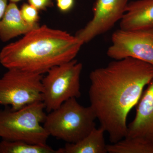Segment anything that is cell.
<instances>
[{"label": "cell", "mask_w": 153, "mask_h": 153, "mask_svg": "<svg viewBox=\"0 0 153 153\" xmlns=\"http://www.w3.org/2000/svg\"><path fill=\"white\" fill-rule=\"evenodd\" d=\"M153 79V65L132 58L114 60L89 74L90 106L111 143L124 138L127 119Z\"/></svg>", "instance_id": "6da1fadb"}, {"label": "cell", "mask_w": 153, "mask_h": 153, "mask_svg": "<svg viewBox=\"0 0 153 153\" xmlns=\"http://www.w3.org/2000/svg\"><path fill=\"white\" fill-rule=\"evenodd\" d=\"M83 44L66 31L43 25L3 47L0 63L8 69L43 74L74 59Z\"/></svg>", "instance_id": "7a4b0ae2"}, {"label": "cell", "mask_w": 153, "mask_h": 153, "mask_svg": "<svg viewBox=\"0 0 153 153\" xmlns=\"http://www.w3.org/2000/svg\"><path fill=\"white\" fill-rule=\"evenodd\" d=\"M43 102H37L14 110H0V138L39 145H47L49 134L41 123L47 114Z\"/></svg>", "instance_id": "3957f363"}, {"label": "cell", "mask_w": 153, "mask_h": 153, "mask_svg": "<svg viewBox=\"0 0 153 153\" xmlns=\"http://www.w3.org/2000/svg\"><path fill=\"white\" fill-rule=\"evenodd\" d=\"M96 119L90 106H82L73 98L49 112L43 126L49 136L71 143L87 136L96 127Z\"/></svg>", "instance_id": "277c9868"}, {"label": "cell", "mask_w": 153, "mask_h": 153, "mask_svg": "<svg viewBox=\"0 0 153 153\" xmlns=\"http://www.w3.org/2000/svg\"><path fill=\"white\" fill-rule=\"evenodd\" d=\"M82 63L73 59L54 66L42 78L43 102L48 113L71 98L81 96L80 77Z\"/></svg>", "instance_id": "5b68a950"}, {"label": "cell", "mask_w": 153, "mask_h": 153, "mask_svg": "<svg viewBox=\"0 0 153 153\" xmlns=\"http://www.w3.org/2000/svg\"><path fill=\"white\" fill-rule=\"evenodd\" d=\"M42 74L8 69L0 78V105L14 110L43 102Z\"/></svg>", "instance_id": "8992f818"}, {"label": "cell", "mask_w": 153, "mask_h": 153, "mask_svg": "<svg viewBox=\"0 0 153 153\" xmlns=\"http://www.w3.org/2000/svg\"><path fill=\"white\" fill-rule=\"evenodd\" d=\"M107 55L114 60L132 58L153 65V28L117 30L113 33Z\"/></svg>", "instance_id": "52a82bcc"}, {"label": "cell", "mask_w": 153, "mask_h": 153, "mask_svg": "<svg viewBox=\"0 0 153 153\" xmlns=\"http://www.w3.org/2000/svg\"><path fill=\"white\" fill-rule=\"evenodd\" d=\"M129 0H96L92 19L75 36L83 44L110 30L123 17Z\"/></svg>", "instance_id": "ba28073f"}, {"label": "cell", "mask_w": 153, "mask_h": 153, "mask_svg": "<svg viewBox=\"0 0 153 153\" xmlns=\"http://www.w3.org/2000/svg\"><path fill=\"white\" fill-rule=\"evenodd\" d=\"M147 86L137 105L134 118L128 125L125 137L153 144V79Z\"/></svg>", "instance_id": "9c48e42d"}, {"label": "cell", "mask_w": 153, "mask_h": 153, "mask_svg": "<svg viewBox=\"0 0 153 153\" xmlns=\"http://www.w3.org/2000/svg\"><path fill=\"white\" fill-rule=\"evenodd\" d=\"M153 28V0L129 2L120 21V29L128 30Z\"/></svg>", "instance_id": "30bf717a"}, {"label": "cell", "mask_w": 153, "mask_h": 153, "mask_svg": "<svg viewBox=\"0 0 153 153\" xmlns=\"http://www.w3.org/2000/svg\"><path fill=\"white\" fill-rule=\"evenodd\" d=\"M39 26L38 24L33 25L25 22L16 3L10 2L0 22V39L3 42H7L26 35Z\"/></svg>", "instance_id": "8fae6325"}, {"label": "cell", "mask_w": 153, "mask_h": 153, "mask_svg": "<svg viewBox=\"0 0 153 153\" xmlns=\"http://www.w3.org/2000/svg\"><path fill=\"white\" fill-rule=\"evenodd\" d=\"M104 129L96 127L87 136L75 143H66L64 147L58 149V153H106Z\"/></svg>", "instance_id": "7c38bea8"}, {"label": "cell", "mask_w": 153, "mask_h": 153, "mask_svg": "<svg viewBox=\"0 0 153 153\" xmlns=\"http://www.w3.org/2000/svg\"><path fill=\"white\" fill-rule=\"evenodd\" d=\"M107 150L109 153H153V144L126 137L117 142L107 145Z\"/></svg>", "instance_id": "4fadbf2b"}, {"label": "cell", "mask_w": 153, "mask_h": 153, "mask_svg": "<svg viewBox=\"0 0 153 153\" xmlns=\"http://www.w3.org/2000/svg\"><path fill=\"white\" fill-rule=\"evenodd\" d=\"M0 153H58V152L47 144H33L21 141L2 140L0 142Z\"/></svg>", "instance_id": "5bb4252c"}, {"label": "cell", "mask_w": 153, "mask_h": 153, "mask_svg": "<svg viewBox=\"0 0 153 153\" xmlns=\"http://www.w3.org/2000/svg\"><path fill=\"white\" fill-rule=\"evenodd\" d=\"M20 12L22 18L27 23L33 25L38 24V10L30 4H23L20 9Z\"/></svg>", "instance_id": "9a60e30c"}, {"label": "cell", "mask_w": 153, "mask_h": 153, "mask_svg": "<svg viewBox=\"0 0 153 153\" xmlns=\"http://www.w3.org/2000/svg\"><path fill=\"white\" fill-rule=\"evenodd\" d=\"M29 4L38 10H44L52 6V0H28Z\"/></svg>", "instance_id": "2e32d148"}, {"label": "cell", "mask_w": 153, "mask_h": 153, "mask_svg": "<svg viewBox=\"0 0 153 153\" xmlns=\"http://www.w3.org/2000/svg\"><path fill=\"white\" fill-rule=\"evenodd\" d=\"M74 0H57V7L61 12L66 13L71 10L74 7Z\"/></svg>", "instance_id": "e0dca14e"}, {"label": "cell", "mask_w": 153, "mask_h": 153, "mask_svg": "<svg viewBox=\"0 0 153 153\" xmlns=\"http://www.w3.org/2000/svg\"><path fill=\"white\" fill-rule=\"evenodd\" d=\"M7 4V0H0V22L5 13Z\"/></svg>", "instance_id": "ac0fdd59"}, {"label": "cell", "mask_w": 153, "mask_h": 153, "mask_svg": "<svg viewBox=\"0 0 153 153\" xmlns=\"http://www.w3.org/2000/svg\"><path fill=\"white\" fill-rule=\"evenodd\" d=\"M22 0H10V2H13L16 3Z\"/></svg>", "instance_id": "d6986e66"}, {"label": "cell", "mask_w": 153, "mask_h": 153, "mask_svg": "<svg viewBox=\"0 0 153 153\" xmlns=\"http://www.w3.org/2000/svg\"><path fill=\"white\" fill-rule=\"evenodd\" d=\"M56 1H57V0H56Z\"/></svg>", "instance_id": "ffe728a7"}]
</instances>
